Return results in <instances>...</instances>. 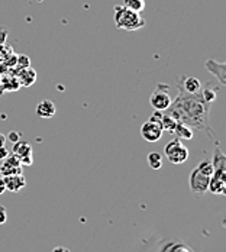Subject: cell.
Masks as SVG:
<instances>
[{
	"label": "cell",
	"mask_w": 226,
	"mask_h": 252,
	"mask_svg": "<svg viewBox=\"0 0 226 252\" xmlns=\"http://www.w3.org/2000/svg\"><path fill=\"white\" fill-rule=\"evenodd\" d=\"M210 107L212 103L203 97L201 89L196 93H189L178 87V96L164 112L171 115L178 124L190 126L193 130L200 132L201 135L204 133L218 144V138L210 125Z\"/></svg>",
	"instance_id": "cell-1"
},
{
	"label": "cell",
	"mask_w": 226,
	"mask_h": 252,
	"mask_svg": "<svg viewBox=\"0 0 226 252\" xmlns=\"http://www.w3.org/2000/svg\"><path fill=\"white\" fill-rule=\"evenodd\" d=\"M213 174L209 181V190L213 194H225L226 193V157L221 151L219 147H216L213 154Z\"/></svg>",
	"instance_id": "cell-2"
},
{
	"label": "cell",
	"mask_w": 226,
	"mask_h": 252,
	"mask_svg": "<svg viewBox=\"0 0 226 252\" xmlns=\"http://www.w3.org/2000/svg\"><path fill=\"white\" fill-rule=\"evenodd\" d=\"M113 21H115V25L118 29H124V31H138V29L144 28L147 24L141 13L128 9L124 4L115 6Z\"/></svg>",
	"instance_id": "cell-3"
},
{
	"label": "cell",
	"mask_w": 226,
	"mask_h": 252,
	"mask_svg": "<svg viewBox=\"0 0 226 252\" xmlns=\"http://www.w3.org/2000/svg\"><path fill=\"white\" fill-rule=\"evenodd\" d=\"M164 155L171 164L180 165L189 159V148L183 144L181 139L174 138L164 147Z\"/></svg>",
	"instance_id": "cell-4"
},
{
	"label": "cell",
	"mask_w": 226,
	"mask_h": 252,
	"mask_svg": "<svg viewBox=\"0 0 226 252\" xmlns=\"http://www.w3.org/2000/svg\"><path fill=\"white\" fill-rule=\"evenodd\" d=\"M171 97L168 94V86L164 83H158L155 90L150 96V104L154 110H165L171 104Z\"/></svg>",
	"instance_id": "cell-5"
},
{
	"label": "cell",
	"mask_w": 226,
	"mask_h": 252,
	"mask_svg": "<svg viewBox=\"0 0 226 252\" xmlns=\"http://www.w3.org/2000/svg\"><path fill=\"white\" fill-rule=\"evenodd\" d=\"M209 181H210V177L203 174L200 170L194 168L189 177V186H190L192 193L196 196H203L209 190Z\"/></svg>",
	"instance_id": "cell-6"
},
{
	"label": "cell",
	"mask_w": 226,
	"mask_h": 252,
	"mask_svg": "<svg viewBox=\"0 0 226 252\" xmlns=\"http://www.w3.org/2000/svg\"><path fill=\"white\" fill-rule=\"evenodd\" d=\"M162 127L160 125L158 121L155 119H151L144 122L141 126V136L147 141V142H158L161 138H162Z\"/></svg>",
	"instance_id": "cell-7"
},
{
	"label": "cell",
	"mask_w": 226,
	"mask_h": 252,
	"mask_svg": "<svg viewBox=\"0 0 226 252\" xmlns=\"http://www.w3.org/2000/svg\"><path fill=\"white\" fill-rule=\"evenodd\" d=\"M22 167H24V165L19 162V159H18L13 154H9L4 159H1V164H0V174H1V177L22 174Z\"/></svg>",
	"instance_id": "cell-8"
},
{
	"label": "cell",
	"mask_w": 226,
	"mask_h": 252,
	"mask_svg": "<svg viewBox=\"0 0 226 252\" xmlns=\"http://www.w3.org/2000/svg\"><path fill=\"white\" fill-rule=\"evenodd\" d=\"M12 154L19 159V162L22 165H32L33 159H32V147L25 142V141H18L13 144V148H12Z\"/></svg>",
	"instance_id": "cell-9"
},
{
	"label": "cell",
	"mask_w": 226,
	"mask_h": 252,
	"mask_svg": "<svg viewBox=\"0 0 226 252\" xmlns=\"http://www.w3.org/2000/svg\"><path fill=\"white\" fill-rule=\"evenodd\" d=\"M206 68L218 78L221 86L226 84V64L225 63H219L216 60H207L206 61Z\"/></svg>",
	"instance_id": "cell-10"
},
{
	"label": "cell",
	"mask_w": 226,
	"mask_h": 252,
	"mask_svg": "<svg viewBox=\"0 0 226 252\" xmlns=\"http://www.w3.org/2000/svg\"><path fill=\"white\" fill-rule=\"evenodd\" d=\"M3 180H4L6 190L7 191H12V193L21 191L26 186V178L24 174H15V176L3 177Z\"/></svg>",
	"instance_id": "cell-11"
},
{
	"label": "cell",
	"mask_w": 226,
	"mask_h": 252,
	"mask_svg": "<svg viewBox=\"0 0 226 252\" xmlns=\"http://www.w3.org/2000/svg\"><path fill=\"white\" fill-rule=\"evenodd\" d=\"M15 76L18 78L21 87H31L36 81V71L33 68H31V67L19 70Z\"/></svg>",
	"instance_id": "cell-12"
},
{
	"label": "cell",
	"mask_w": 226,
	"mask_h": 252,
	"mask_svg": "<svg viewBox=\"0 0 226 252\" xmlns=\"http://www.w3.org/2000/svg\"><path fill=\"white\" fill-rule=\"evenodd\" d=\"M55 113H57V107L54 101L42 100L36 106V116L41 119H50Z\"/></svg>",
	"instance_id": "cell-13"
},
{
	"label": "cell",
	"mask_w": 226,
	"mask_h": 252,
	"mask_svg": "<svg viewBox=\"0 0 226 252\" xmlns=\"http://www.w3.org/2000/svg\"><path fill=\"white\" fill-rule=\"evenodd\" d=\"M178 87H181L189 93H196L201 89V83L196 77H181L178 81Z\"/></svg>",
	"instance_id": "cell-14"
},
{
	"label": "cell",
	"mask_w": 226,
	"mask_h": 252,
	"mask_svg": "<svg viewBox=\"0 0 226 252\" xmlns=\"http://www.w3.org/2000/svg\"><path fill=\"white\" fill-rule=\"evenodd\" d=\"M21 89V84L16 76L0 77V94L3 92H16Z\"/></svg>",
	"instance_id": "cell-15"
},
{
	"label": "cell",
	"mask_w": 226,
	"mask_h": 252,
	"mask_svg": "<svg viewBox=\"0 0 226 252\" xmlns=\"http://www.w3.org/2000/svg\"><path fill=\"white\" fill-rule=\"evenodd\" d=\"M177 124H178V122H177L171 115H168L167 112H162V116H161V119H160V125H161L164 132L174 133Z\"/></svg>",
	"instance_id": "cell-16"
},
{
	"label": "cell",
	"mask_w": 226,
	"mask_h": 252,
	"mask_svg": "<svg viewBox=\"0 0 226 252\" xmlns=\"http://www.w3.org/2000/svg\"><path fill=\"white\" fill-rule=\"evenodd\" d=\"M173 135H177V138L181 141H190L194 133H193V129L190 126L184 125V124H177L176 130Z\"/></svg>",
	"instance_id": "cell-17"
},
{
	"label": "cell",
	"mask_w": 226,
	"mask_h": 252,
	"mask_svg": "<svg viewBox=\"0 0 226 252\" xmlns=\"http://www.w3.org/2000/svg\"><path fill=\"white\" fill-rule=\"evenodd\" d=\"M147 159H148V165L152 170H160L162 167V155L160 152H150Z\"/></svg>",
	"instance_id": "cell-18"
},
{
	"label": "cell",
	"mask_w": 226,
	"mask_h": 252,
	"mask_svg": "<svg viewBox=\"0 0 226 252\" xmlns=\"http://www.w3.org/2000/svg\"><path fill=\"white\" fill-rule=\"evenodd\" d=\"M122 4L128 9L133 10V12H138V13H142L145 9V0H124Z\"/></svg>",
	"instance_id": "cell-19"
},
{
	"label": "cell",
	"mask_w": 226,
	"mask_h": 252,
	"mask_svg": "<svg viewBox=\"0 0 226 252\" xmlns=\"http://www.w3.org/2000/svg\"><path fill=\"white\" fill-rule=\"evenodd\" d=\"M197 170H200L203 174H206V176L212 177L213 174V165H212V161H209V159H203L199 162V165L196 167Z\"/></svg>",
	"instance_id": "cell-20"
},
{
	"label": "cell",
	"mask_w": 226,
	"mask_h": 252,
	"mask_svg": "<svg viewBox=\"0 0 226 252\" xmlns=\"http://www.w3.org/2000/svg\"><path fill=\"white\" fill-rule=\"evenodd\" d=\"M15 65H16V73H18L19 70L26 68V67H29V65H31V60H29V57H28V55H24V54L16 55V63H15Z\"/></svg>",
	"instance_id": "cell-21"
},
{
	"label": "cell",
	"mask_w": 226,
	"mask_h": 252,
	"mask_svg": "<svg viewBox=\"0 0 226 252\" xmlns=\"http://www.w3.org/2000/svg\"><path fill=\"white\" fill-rule=\"evenodd\" d=\"M6 139H9L12 144H15V142H18L19 139H21V135L18 133V132H15V130H12L7 136H6Z\"/></svg>",
	"instance_id": "cell-22"
},
{
	"label": "cell",
	"mask_w": 226,
	"mask_h": 252,
	"mask_svg": "<svg viewBox=\"0 0 226 252\" xmlns=\"http://www.w3.org/2000/svg\"><path fill=\"white\" fill-rule=\"evenodd\" d=\"M7 220V212H6V207L0 206V225L6 223Z\"/></svg>",
	"instance_id": "cell-23"
},
{
	"label": "cell",
	"mask_w": 226,
	"mask_h": 252,
	"mask_svg": "<svg viewBox=\"0 0 226 252\" xmlns=\"http://www.w3.org/2000/svg\"><path fill=\"white\" fill-rule=\"evenodd\" d=\"M9 154H10V151H9V150L6 148V145L0 147V161H1V159H4V158H6V157L9 155Z\"/></svg>",
	"instance_id": "cell-24"
},
{
	"label": "cell",
	"mask_w": 226,
	"mask_h": 252,
	"mask_svg": "<svg viewBox=\"0 0 226 252\" xmlns=\"http://www.w3.org/2000/svg\"><path fill=\"white\" fill-rule=\"evenodd\" d=\"M6 191V186H4V180L3 177H0V196Z\"/></svg>",
	"instance_id": "cell-25"
},
{
	"label": "cell",
	"mask_w": 226,
	"mask_h": 252,
	"mask_svg": "<svg viewBox=\"0 0 226 252\" xmlns=\"http://www.w3.org/2000/svg\"><path fill=\"white\" fill-rule=\"evenodd\" d=\"M52 252H71L68 248H65V247H57V248H54Z\"/></svg>",
	"instance_id": "cell-26"
},
{
	"label": "cell",
	"mask_w": 226,
	"mask_h": 252,
	"mask_svg": "<svg viewBox=\"0 0 226 252\" xmlns=\"http://www.w3.org/2000/svg\"><path fill=\"white\" fill-rule=\"evenodd\" d=\"M4 36H7V32H6V31H0V44H1V45L4 44V39H3Z\"/></svg>",
	"instance_id": "cell-27"
},
{
	"label": "cell",
	"mask_w": 226,
	"mask_h": 252,
	"mask_svg": "<svg viewBox=\"0 0 226 252\" xmlns=\"http://www.w3.org/2000/svg\"><path fill=\"white\" fill-rule=\"evenodd\" d=\"M6 144V135L0 133V147H3Z\"/></svg>",
	"instance_id": "cell-28"
},
{
	"label": "cell",
	"mask_w": 226,
	"mask_h": 252,
	"mask_svg": "<svg viewBox=\"0 0 226 252\" xmlns=\"http://www.w3.org/2000/svg\"><path fill=\"white\" fill-rule=\"evenodd\" d=\"M0 77H1V76H0Z\"/></svg>",
	"instance_id": "cell-29"
}]
</instances>
